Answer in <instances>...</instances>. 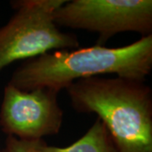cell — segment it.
I'll return each mask as SVG.
<instances>
[{
  "label": "cell",
  "mask_w": 152,
  "mask_h": 152,
  "mask_svg": "<svg viewBox=\"0 0 152 152\" xmlns=\"http://www.w3.org/2000/svg\"><path fill=\"white\" fill-rule=\"evenodd\" d=\"M58 94L48 88L21 91L8 83L0 107L1 130L22 140H39L58 134L64 112Z\"/></svg>",
  "instance_id": "cell-5"
},
{
  "label": "cell",
  "mask_w": 152,
  "mask_h": 152,
  "mask_svg": "<svg viewBox=\"0 0 152 152\" xmlns=\"http://www.w3.org/2000/svg\"><path fill=\"white\" fill-rule=\"evenodd\" d=\"M35 152H118L107 127L99 119L77 141L66 147L47 145L42 140L36 143Z\"/></svg>",
  "instance_id": "cell-6"
},
{
  "label": "cell",
  "mask_w": 152,
  "mask_h": 152,
  "mask_svg": "<svg viewBox=\"0 0 152 152\" xmlns=\"http://www.w3.org/2000/svg\"><path fill=\"white\" fill-rule=\"evenodd\" d=\"M66 0H16L15 14L0 27V72L11 64L51 51L76 49L75 35L63 32L55 24L54 11Z\"/></svg>",
  "instance_id": "cell-3"
},
{
  "label": "cell",
  "mask_w": 152,
  "mask_h": 152,
  "mask_svg": "<svg viewBox=\"0 0 152 152\" xmlns=\"http://www.w3.org/2000/svg\"><path fill=\"white\" fill-rule=\"evenodd\" d=\"M0 152H2V151H1V150H0Z\"/></svg>",
  "instance_id": "cell-8"
},
{
  "label": "cell",
  "mask_w": 152,
  "mask_h": 152,
  "mask_svg": "<svg viewBox=\"0 0 152 152\" xmlns=\"http://www.w3.org/2000/svg\"><path fill=\"white\" fill-rule=\"evenodd\" d=\"M152 70V35L120 48L53 51L26 60L14 71L10 84L21 91L48 88L59 92L81 79L115 75L145 81Z\"/></svg>",
  "instance_id": "cell-1"
},
{
  "label": "cell",
  "mask_w": 152,
  "mask_h": 152,
  "mask_svg": "<svg viewBox=\"0 0 152 152\" xmlns=\"http://www.w3.org/2000/svg\"><path fill=\"white\" fill-rule=\"evenodd\" d=\"M65 90L76 112L97 115L118 151L152 152V90L145 82L94 76Z\"/></svg>",
  "instance_id": "cell-2"
},
{
  "label": "cell",
  "mask_w": 152,
  "mask_h": 152,
  "mask_svg": "<svg viewBox=\"0 0 152 152\" xmlns=\"http://www.w3.org/2000/svg\"><path fill=\"white\" fill-rule=\"evenodd\" d=\"M37 140H22L15 137L7 136L2 152H35Z\"/></svg>",
  "instance_id": "cell-7"
},
{
  "label": "cell",
  "mask_w": 152,
  "mask_h": 152,
  "mask_svg": "<svg viewBox=\"0 0 152 152\" xmlns=\"http://www.w3.org/2000/svg\"><path fill=\"white\" fill-rule=\"evenodd\" d=\"M58 27L98 34L97 45L122 32L152 35L151 0H72L53 13Z\"/></svg>",
  "instance_id": "cell-4"
}]
</instances>
